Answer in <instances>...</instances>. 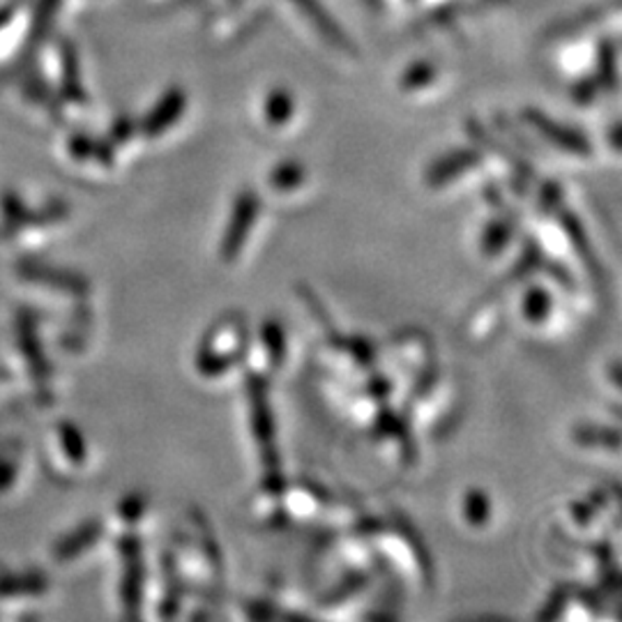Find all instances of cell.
I'll use <instances>...</instances> for the list:
<instances>
[{
	"label": "cell",
	"instance_id": "28",
	"mask_svg": "<svg viewBox=\"0 0 622 622\" xmlns=\"http://www.w3.org/2000/svg\"><path fill=\"white\" fill-rule=\"evenodd\" d=\"M459 12H461V3H446V5H440V8H436V10H431V24L434 26H446V24H450V22H454V19L459 16Z\"/></svg>",
	"mask_w": 622,
	"mask_h": 622
},
{
	"label": "cell",
	"instance_id": "8",
	"mask_svg": "<svg viewBox=\"0 0 622 622\" xmlns=\"http://www.w3.org/2000/svg\"><path fill=\"white\" fill-rule=\"evenodd\" d=\"M466 132H468V136L473 138L475 144L489 148L491 153H496L500 159H503V162L516 173V178L521 180V183L530 185V180L535 178V169H533V164L524 162V159H521V157L512 150L510 144L498 142V138H493L491 132H489L485 125H481L479 120H473V118L466 123Z\"/></svg>",
	"mask_w": 622,
	"mask_h": 622
},
{
	"label": "cell",
	"instance_id": "6",
	"mask_svg": "<svg viewBox=\"0 0 622 622\" xmlns=\"http://www.w3.org/2000/svg\"><path fill=\"white\" fill-rule=\"evenodd\" d=\"M481 159H485V153H481L479 148H456V150L440 155L438 159H434L427 169V173H425L427 185L431 190L446 187L452 183L454 178L464 175L466 171L479 167Z\"/></svg>",
	"mask_w": 622,
	"mask_h": 622
},
{
	"label": "cell",
	"instance_id": "1",
	"mask_svg": "<svg viewBox=\"0 0 622 622\" xmlns=\"http://www.w3.org/2000/svg\"><path fill=\"white\" fill-rule=\"evenodd\" d=\"M249 351L247 318L240 312L217 318L200 339L196 351V371L206 378H217L235 367Z\"/></svg>",
	"mask_w": 622,
	"mask_h": 622
},
{
	"label": "cell",
	"instance_id": "19",
	"mask_svg": "<svg viewBox=\"0 0 622 622\" xmlns=\"http://www.w3.org/2000/svg\"><path fill=\"white\" fill-rule=\"evenodd\" d=\"M367 584H369V576L363 574V572L346 574L330 593H326L324 597L318 599V607H324V609H328V607H339L341 601H346V599L355 597L357 593H363V590L367 588Z\"/></svg>",
	"mask_w": 622,
	"mask_h": 622
},
{
	"label": "cell",
	"instance_id": "35",
	"mask_svg": "<svg viewBox=\"0 0 622 622\" xmlns=\"http://www.w3.org/2000/svg\"><path fill=\"white\" fill-rule=\"evenodd\" d=\"M408 3H417V0H408Z\"/></svg>",
	"mask_w": 622,
	"mask_h": 622
},
{
	"label": "cell",
	"instance_id": "2",
	"mask_svg": "<svg viewBox=\"0 0 622 622\" xmlns=\"http://www.w3.org/2000/svg\"><path fill=\"white\" fill-rule=\"evenodd\" d=\"M247 397L252 408V429L258 438L266 475H279L282 473V464H279V452L275 446V415L268 401V383L264 376L252 371L247 374Z\"/></svg>",
	"mask_w": 622,
	"mask_h": 622
},
{
	"label": "cell",
	"instance_id": "26",
	"mask_svg": "<svg viewBox=\"0 0 622 622\" xmlns=\"http://www.w3.org/2000/svg\"><path fill=\"white\" fill-rule=\"evenodd\" d=\"M605 10L601 8H595V10H588V12H581L574 22H563V24H558L556 28H553V33H558V35H570V31H576V28H581V26H588V24H595V22H599L601 14Z\"/></svg>",
	"mask_w": 622,
	"mask_h": 622
},
{
	"label": "cell",
	"instance_id": "7",
	"mask_svg": "<svg viewBox=\"0 0 622 622\" xmlns=\"http://www.w3.org/2000/svg\"><path fill=\"white\" fill-rule=\"evenodd\" d=\"M185 109H187V93L178 86L169 88L162 95V99H159V102L153 107V111L146 115L142 132L148 138H155L159 134L169 132L178 123V120L185 115Z\"/></svg>",
	"mask_w": 622,
	"mask_h": 622
},
{
	"label": "cell",
	"instance_id": "14",
	"mask_svg": "<svg viewBox=\"0 0 622 622\" xmlns=\"http://www.w3.org/2000/svg\"><path fill=\"white\" fill-rule=\"evenodd\" d=\"M553 297L545 286H530L521 300V314L533 326H541L551 316Z\"/></svg>",
	"mask_w": 622,
	"mask_h": 622
},
{
	"label": "cell",
	"instance_id": "30",
	"mask_svg": "<svg viewBox=\"0 0 622 622\" xmlns=\"http://www.w3.org/2000/svg\"><path fill=\"white\" fill-rule=\"evenodd\" d=\"M392 390H394V383H392L390 378H386V376H374V378L369 380V386H367V392H369L371 397L383 399V401L392 394Z\"/></svg>",
	"mask_w": 622,
	"mask_h": 622
},
{
	"label": "cell",
	"instance_id": "4",
	"mask_svg": "<svg viewBox=\"0 0 622 622\" xmlns=\"http://www.w3.org/2000/svg\"><path fill=\"white\" fill-rule=\"evenodd\" d=\"M521 120H524L528 127H533L541 138H547V142L558 150L578 155V157H586L593 153L590 138L584 132L558 123V120H553L545 111H539L535 107H526L524 111H521Z\"/></svg>",
	"mask_w": 622,
	"mask_h": 622
},
{
	"label": "cell",
	"instance_id": "5",
	"mask_svg": "<svg viewBox=\"0 0 622 622\" xmlns=\"http://www.w3.org/2000/svg\"><path fill=\"white\" fill-rule=\"evenodd\" d=\"M291 3L330 47H334L337 51L346 53V56H357V47L351 39V35L341 28V24L332 16V12L324 5V0H291Z\"/></svg>",
	"mask_w": 622,
	"mask_h": 622
},
{
	"label": "cell",
	"instance_id": "13",
	"mask_svg": "<svg viewBox=\"0 0 622 622\" xmlns=\"http://www.w3.org/2000/svg\"><path fill=\"white\" fill-rule=\"evenodd\" d=\"M553 215H558V222H560V227L565 229V233L570 235L572 245H574L576 254L581 256V260H584V264H588V266L595 270V275H597V260H595V256H593V249H590V243H588V235H586L584 227H581L578 219L574 217V212H570V210H565L563 206H560Z\"/></svg>",
	"mask_w": 622,
	"mask_h": 622
},
{
	"label": "cell",
	"instance_id": "9",
	"mask_svg": "<svg viewBox=\"0 0 622 622\" xmlns=\"http://www.w3.org/2000/svg\"><path fill=\"white\" fill-rule=\"evenodd\" d=\"M516 227H519V217L516 215L493 217L491 222L485 227V231H481V240H479L481 254H485L487 258L500 256V252H503L510 245L512 235L516 233Z\"/></svg>",
	"mask_w": 622,
	"mask_h": 622
},
{
	"label": "cell",
	"instance_id": "15",
	"mask_svg": "<svg viewBox=\"0 0 622 622\" xmlns=\"http://www.w3.org/2000/svg\"><path fill=\"white\" fill-rule=\"evenodd\" d=\"M260 341H264V349L268 353L270 365L279 369L284 365L286 357V332L284 326L279 324L277 318H266L264 326H260Z\"/></svg>",
	"mask_w": 622,
	"mask_h": 622
},
{
	"label": "cell",
	"instance_id": "33",
	"mask_svg": "<svg viewBox=\"0 0 622 622\" xmlns=\"http://www.w3.org/2000/svg\"><path fill=\"white\" fill-rule=\"evenodd\" d=\"M620 127H622V125L618 123V120L611 125V146H613L615 150L620 148Z\"/></svg>",
	"mask_w": 622,
	"mask_h": 622
},
{
	"label": "cell",
	"instance_id": "21",
	"mask_svg": "<svg viewBox=\"0 0 622 622\" xmlns=\"http://www.w3.org/2000/svg\"><path fill=\"white\" fill-rule=\"evenodd\" d=\"M491 516V498L481 489H468L464 498V519L471 526H485Z\"/></svg>",
	"mask_w": 622,
	"mask_h": 622
},
{
	"label": "cell",
	"instance_id": "25",
	"mask_svg": "<svg viewBox=\"0 0 622 622\" xmlns=\"http://www.w3.org/2000/svg\"><path fill=\"white\" fill-rule=\"evenodd\" d=\"M563 206V187H560L556 180H545L539 187V208L541 212H556Z\"/></svg>",
	"mask_w": 622,
	"mask_h": 622
},
{
	"label": "cell",
	"instance_id": "27",
	"mask_svg": "<svg viewBox=\"0 0 622 622\" xmlns=\"http://www.w3.org/2000/svg\"><path fill=\"white\" fill-rule=\"evenodd\" d=\"M243 611L249 615V618H254V620H270V618H275V615H282L279 613V609L275 607V601L270 605V601H258V599H247V601H243Z\"/></svg>",
	"mask_w": 622,
	"mask_h": 622
},
{
	"label": "cell",
	"instance_id": "12",
	"mask_svg": "<svg viewBox=\"0 0 622 622\" xmlns=\"http://www.w3.org/2000/svg\"><path fill=\"white\" fill-rule=\"evenodd\" d=\"M394 526L399 528L401 535L406 537L408 547H411L415 560L419 563V570H423V576H425V581H427V586L431 588V584H434V565H431V556H429V551H427V545H425L423 535H419V533L413 528V524H411V521H408L404 514H394Z\"/></svg>",
	"mask_w": 622,
	"mask_h": 622
},
{
	"label": "cell",
	"instance_id": "10",
	"mask_svg": "<svg viewBox=\"0 0 622 622\" xmlns=\"http://www.w3.org/2000/svg\"><path fill=\"white\" fill-rule=\"evenodd\" d=\"M595 78L601 90L615 93L618 88V42L613 37H601L597 42Z\"/></svg>",
	"mask_w": 622,
	"mask_h": 622
},
{
	"label": "cell",
	"instance_id": "29",
	"mask_svg": "<svg viewBox=\"0 0 622 622\" xmlns=\"http://www.w3.org/2000/svg\"><path fill=\"white\" fill-rule=\"evenodd\" d=\"M597 508L593 505V500H576V503H572V516L578 526H588L593 516H595Z\"/></svg>",
	"mask_w": 622,
	"mask_h": 622
},
{
	"label": "cell",
	"instance_id": "23",
	"mask_svg": "<svg viewBox=\"0 0 622 622\" xmlns=\"http://www.w3.org/2000/svg\"><path fill=\"white\" fill-rule=\"evenodd\" d=\"M570 597H572L570 584H558V588H553V593L549 595L545 609L537 613V620H556V618L563 615V611L568 609Z\"/></svg>",
	"mask_w": 622,
	"mask_h": 622
},
{
	"label": "cell",
	"instance_id": "31",
	"mask_svg": "<svg viewBox=\"0 0 622 622\" xmlns=\"http://www.w3.org/2000/svg\"><path fill=\"white\" fill-rule=\"evenodd\" d=\"M144 510H146V498L136 496V498L125 500V503H123V512H120V514H123L125 519H136Z\"/></svg>",
	"mask_w": 622,
	"mask_h": 622
},
{
	"label": "cell",
	"instance_id": "18",
	"mask_svg": "<svg viewBox=\"0 0 622 622\" xmlns=\"http://www.w3.org/2000/svg\"><path fill=\"white\" fill-rule=\"evenodd\" d=\"M436 76H438V70L431 60L419 58V60H413V63L401 72L399 88L404 93H417V90L431 86L436 82Z\"/></svg>",
	"mask_w": 622,
	"mask_h": 622
},
{
	"label": "cell",
	"instance_id": "24",
	"mask_svg": "<svg viewBox=\"0 0 622 622\" xmlns=\"http://www.w3.org/2000/svg\"><path fill=\"white\" fill-rule=\"evenodd\" d=\"M599 90H601V88H599L595 76H581V78H576V82L572 84L570 97L574 99V102H576L578 107H588V105L595 102Z\"/></svg>",
	"mask_w": 622,
	"mask_h": 622
},
{
	"label": "cell",
	"instance_id": "11",
	"mask_svg": "<svg viewBox=\"0 0 622 622\" xmlns=\"http://www.w3.org/2000/svg\"><path fill=\"white\" fill-rule=\"evenodd\" d=\"M264 115L270 127H284L295 115V97L289 88L277 86L266 95Z\"/></svg>",
	"mask_w": 622,
	"mask_h": 622
},
{
	"label": "cell",
	"instance_id": "34",
	"mask_svg": "<svg viewBox=\"0 0 622 622\" xmlns=\"http://www.w3.org/2000/svg\"><path fill=\"white\" fill-rule=\"evenodd\" d=\"M618 369H620V365L613 363V365H611V380H613L615 388H620V374H618Z\"/></svg>",
	"mask_w": 622,
	"mask_h": 622
},
{
	"label": "cell",
	"instance_id": "20",
	"mask_svg": "<svg viewBox=\"0 0 622 622\" xmlns=\"http://www.w3.org/2000/svg\"><path fill=\"white\" fill-rule=\"evenodd\" d=\"M539 266H541V249H539L535 237H528L526 243H524V249H521V254H519V258H516V264H514V268L510 270L505 282H508V284L524 282V279L530 277L533 270L539 268Z\"/></svg>",
	"mask_w": 622,
	"mask_h": 622
},
{
	"label": "cell",
	"instance_id": "22",
	"mask_svg": "<svg viewBox=\"0 0 622 622\" xmlns=\"http://www.w3.org/2000/svg\"><path fill=\"white\" fill-rule=\"evenodd\" d=\"M196 516V521L200 524V541H204V551H206V556H208V560H210V565H212V570L217 572V576L222 578V574H224V558H222V551H219V545H217V539H215V535H212V530H210V524L206 521V516L204 514H194Z\"/></svg>",
	"mask_w": 622,
	"mask_h": 622
},
{
	"label": "cell",
	"instance_id": "16",
	"mask_svg": "<svg viewBox=\"0 0 622 622\" xmlns=\"http://www.w3.org/2000/svg\"><path fill=\"white\" fill-rule=\"evenodd\" d=\"M305 178H307V169L300 164L297 159H284V162H279L268 173V183L277 192H293L305 185Z\"/></svg>",
	"mask_w": 622,
	"mask_h": 622
},
{
	"label": "cell",
	"instance_id": "17",
	"mask_svg": "<svg viewBox=\"0 0 622 622\" xmlns=\"http://www.w3.org/2000/svg\"><path fill=\"white\" fill-rule=\"evenodd\" d=\"M574 443L581 448H609L618 450L620 434L613 427H597V425H578L572 431Z\"/></svg>",
	"mask_w": 622,
	"mask_h": 622
},
{
	"label": "cell",
	"instance_id": "32",
	"mask_svg": "<svg viewBox=\"0 0 622 622\" xmlns=\"http://www.w3.org/2000/svg\"><path fill=\"white\" fill-rule=\"evenodd\" d=\"M485 198H487V204L496 210H503V196H500V190L498 185H487L485 187Z\"/></svg>",
	"mask_w": 622,
	"mask_h": 622
},
{
	"label": "cell",
	"instance_id": "3",
	"mask_svg": "<svg viewBox=\"0 0 622 622\" xmlns=\"http://www.w3.org/2000/svg\"><path fill=\"white\" fill-rule=\"evenodd\" d=\"M258 212H260V196L254 190H243L235 196L229 224L222 237V247H219V254H222L224 264H233V260H237L240 252H243L247 243L252 227L256 224Z\"/></svg>",
	"mask_w": 622,
	"mask_h": 622
}]
</instances>
